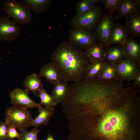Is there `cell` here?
I'll return each instance as SVG.
<instances>
[{"label":"cell","mask_w":140,"mask_h":140,"mask_svg":"<svg viewBox=\"0 0 140 140\" xmlns=\"http://www.w3.org/2000/svg\"><path fill=\"white\" fill-rule=\"evenodd\" d=\"M109 108L99 120L94 117L89 132L90 140H133L134 131L130 129L127 108Z\"/></svg>","instance_id":"obj_1"},{"label":"cell","mask_w":140,"mask_h":140,"mask_svg":"<svg viewBox=\"0 0 140 140\" xmlns=\"http://www.w3.org/2000/svg\"><path fill=\"white\" fill-rule=\"evenodd\" d=\"M63 80L75 82L83 80L91 62L84 51L69 42L60 44L50 58Z\"/></svg>","instance_id":"obj_2"},{"label":"cell","mask_w":140,"mask_h":140,"mask_svg":"<svg viewBox=\"0 0 140 140\" xmlns=\"http://www.w3.org/2000/svg\"><path fill=\"white\" fill-rule=\"evenodd\" d=\"M5 116V122L7 126L14 127L20 131L26 128L27 125L33 119L27 108L15 106L6 108Z\"/></svg>","instance_id":"obj_3"},{"label":"cell","mask_w":140,"mask_h":140,"mask_svg":"<svg viewBox=\"0 0 140 140\" xmlns=\"http://www.w3.org/2000/svg\"><path fill=\"white\" fill-rule=\"evenodd\" d=\"M3 9L9 17H11L16 23L23 25L30 23L32 17L30 11L23 3L13 0L6 1Z\"/></svg>","instance_id":"obj_4"},{"label":"cell","mask_w":140,"mask_h":140,"mask_svg":"<svg viewBox=\"0 0 140 140\" xmlns=\"http://www.w3.org/2000/svg\"><path fill=\"white\" fill-rule=\"evenodd\" d=\"M110 11L103 15L95 25L93 31L98 42L100 44L105 50L110 46V36L114 24L113 15Z\"/></svg>","instance_id":"obj_5"},{"label":"cell","mask_w":140,"mask_h":140,"mask_svg":"<svg viewBox=\"0 0 140 140\" xmlns=\"http://www.w3.org/2000/svg\"><path fill=\"white\" fill-rule=\"evenodd\" d=\"M68 36L69 42L84 51L97 42L93 31L84 27L73 28Z\"/></svg>","instance_id":"obj_6"},{"label":"cell","mask_w":140,"mask_h":140,"mask_svg":"<svg viewBox=\"0 0 140 140\" xmlns=\"http://www.w3.org/2000/svg\"><path fill=\"white\" fill-rule=\"evenodd\" d=\"M103 15L100 7L95 6L87 12L75 15L71 20L70 24L73 28L83 27L93 31L95 25Z\"/></svg>","instance_id":"obj_7"},{"label":"cell","mask_w":140,"mask_h":140,"mask_svg":"<svg viewBox=\"0 0 140 140\" xmlns=\"http://www.w3.org/2000/svg\"><path fill=\"white\" fill-rule=\"evenodd\" d=\"M115 64L119 78L123 81L133 80L140 71L137 64L129 57Z\"/></svg>","instance_id":"obj_8"},{"label":"cell","mask_w":140,"mask_h":140,"mask_svg":"<svg viewBox=\"0 0 140 140\" xmlns=\"http://www.w3.org/2000/svg\"><path fill=\"white\" fill-rule=\"evenodd\" d=\"M20 31V27L9 17H0V40L12 41L18 37Z\"/></svg>","instance_id":"obj_9"},{"label":"cell","mask_w":140,"mask_h":140,"mask_svg":"<svg viewBox=\"0 0 140 140\" xmlns=\"http://www.w3.org/2000/svg\"><path fill=\"white\" fill-rule=\"evenodd\" d=\"M11 103L13 106L24 107L27 108H38L42 104L38 103L29 96L28 92L25 89L16 88L11 91L9 93Z\"/></svg>","instance_id":"obj_10"},{"label":"cell","mask_w":140,"mask_h":140,"mask_svg":"<svg viewBox=\"0 0 140 140\" xmlns=\"http://www.w3.org/2000/svg\"><path fill=\"white\" fill-rule=\"evenodd\" d=\"M129 34L123 25L114 24L110 35V45L115 44L123 47L125 42L129 37Z\"/></svg>","instance_id":"obj_11"},{"label":"cell","mask_w":140,"mask_h":140,"mask_svg":"<svg viewBox=\"0 0 140 140\" xmlns=\"http://www.w3.org/2000/svg\"><path fill=\"white\" fill-rule=\"evenodd\" d=\"M125 28L133 38L140 36V12L130 14L125 17Z\"/></svg>","instance_id":"obj_12"},{"label":"cell","mask_w":140,"mask_h":140,"mask_svg":"<svg viewBox=\"0 0 140 140\" xmlns=\"http://www.w3.org/2000/svg\"><path fill=\"white\" fill-rule=\"evenodd\" d=\"M38 109L39 112L38 115L27 125L26 128L31 126L37 128L40 126L47 125L50 118L54 113V108L43 107L41 106Z\"/></svg>","instance_id":"obj_13"},{"label":"cell","mask_w":140,"mask_h":140,"mask_svg":"<svg viewBox=\"0 0 140 140\" xmlns=\"http://www.w3.org/2000/svg\"><path fill=\"white\" fill-rule=\"evenodd\" d=\"M39 75L41 77H44L47 81L53 85L62 80L59 71L52 62L41 68Z\"/></svg>","instance_id":"obj_14"},{"label":"cell","mask_w":140,"mask_h":140,"mask_svg":"<svg viewBox=\"0 0 140 140\" xmlns=\"http://www.w3.org/2000/svg\"><path fill=\"white\" fill-rule=\"evenodd\" d=\"M140 5L135 0H121L114 20H118L125 18L128 15L140 11Z\"/></svg>","instance_id":"obj_15"},{"label":"cell","mask_w":140,"mask_h":140,"mask_svg":"<svg viewBox=\"0 0 140 140\" xmlns=\"http://www.w3.org/2000/svg\"><path fill=\"white\" fill-rule=\"evenodd\" d=\"M127 57L133 60L140 66V44L131 37H129L125 42L123 47Z\"/></svg>","instance_id":"obj_16"},{"label":"cell","mask_w":140,"mask_h":140,"mask_svg":"<svg viewBox=\"0 0 140 140\" xmlns=\"http://www.w3.org/2000/svg\"><path fill=\"white\" fill-rule=\"evenodd\" d=\"M69 85L68 82L62 80L54 85L51 95L57 104L62 102L68 93Z\"/></svg>","instance_id":"obj_17"},{"label":"cell","mask_w":140,"mask_h":140,"mask_svg":"<svg viewBox=\"0 0 140 140\" xmlns=\"http://www.w3.org/2000/svg\"><path fill=\"white\" fill-rule=\"evenodd\" d=\"M105 51L104 60L106 62L115 64L127 57L123 48L120 45L109 47Z\"/></svg>","instance_id":"obj_18"},{"label":"cell","mask_w":140,"mask_h":140,"mask_svg":"<svg viewBox=\"0 0 140 140\" xmlns=\"http://www.w3.org/2000/svg\"><path fill=\"white\" fill-rule=\"evenodd\" d=\"M24 85L26 90L28 92L32 91L35 96H37L39 90L44 88L41 77L35 73L26 77L24 82Z\"/></svg>","instance_id":"obj_19"},{"label":"cell","mask_w":140,"mask_h":140,"mask_svg":"<svg viewBox=\"0 0 140 140\" xmlns=\"http://www.w3.org/2000/svg\"><path fill=\"white\" fill-rule=\"evenodd\" d=\"M51 0H23V3L28 9L36 14L41 13L51 5Z\"/></svg>","instance_id":"obj_20"},{"label":"cell","mask_w":140,"mask_h":140,"mask_svg":"<svg viewBox=\"0 0 140 140\" xmlns=\"http://www.w3.org/2000/svg\"><path fill=\"white\" fill-rule=\"evenodd\" d=\"M84 51L91 62L104 59L105 50L98 42L92 45Z\"/></svg>","instance_id":"obj_21"},{"label":"cell","mask_w":140,"mask_h":140,"mask_svg":"<svg viewBox=\"0 0 140 140\" xmlns=\"http://www.w3.org/2000/svg\"><path fill=\"white\" fill-rule=\"evenodd\" d=\"M97 79L105 81H111L120 79L115 64L106 62Z\"/></svg>","instance_id":"obj_22"},{"label":"cell","mask_w":140,"mask_h":140,"mask_svg":"<svg viewBox=\"0 0 140 140\" xmlns=\"http://www.w3.org/2000/svg\"><path fill=\"white\" fill-rule=\"evenodd\" d=\"M106 62L104 59L91 62L83 80H91L97 79Z\"/></svg>","instance_id":"obj_23"},{"label":"cell","mask_w":140,"mask_h":140,"mask_svg":"<svg viewBox=\"0 0 140 140\" xmlns=\"http://www.w3.org/2000/svg\"><path fill=\"white\" fill-rule=\"evenodd\" d=\"M37 96L39 98L40 103L45 107L53 108L57 104L52 96L49 95L44 88L38 92Z\"/></svg>","instance_id":"obj_24"},{"label":"cell","mask_w":140,"mask_h":140,"mask_svg":"<svg viewBox=\"0 0 140 140\" xmlns=\"http://www.w3.org/2000/svg\"><path fill=\"white\" fill-rule=\"evenodd\" d=\"M90 0H82L78 2L76 9V15L83 14L89 11L95 6Z\"/></svg>","instance_id":"obj_25"},{"label":"cell","mask_w":140,"mask_h":140,"mask_svg":"<svg viewBox=\"0 0 140 140\" xmlns=\"http://www.w3.org/2000/svg\"><path fill=\"white\" fill-rule=\"evenodd\" d=\"M18 140H38V135L40 130L37 128H33L31 131H27L25 129L21 131Z\"/></svg>","instance_id":"obj_26"},{"label":"cell","mask_w":140,"mask_h":140,"mask_svg":"<svg viewBox=\"0 0 140 140\" xmlns=\"http://www.w3.org/2000/svg\"><path fill=\"white\" fill-rule=\"evenodd\" d=\"M121 0H101L104 6L105 10H109L114 14L117 11Z\"/></svg>","instance_id":"obj_27"},{"label":"cell","mask_w":140,"mask_h":140,"mask_svg":"<svg viewBox=\"0 0 140 140\" xmlns=\"http://www.w3.org/2000/svg\"><path fill=\"white\" fill-rule=\"evenodd\" d=\"M8 140H13L15 138L18 139L20 134L17 131L16 129L14 127L7 126Z\"/></svg>","instance_id":"obj_28"},{"label":"cell","mask_w":140,"mask_h":140,"mask_svg":"<svg viewBox=\"0 0 140 140\" xmlns=\"http://www.w3.org/2000/svg\"><path fill=\"white\" fill-rule=\"evenodd\" d=\"M0 140H8L7 126L5 122L0 123Z\"/></svg>","instance_id":"obj_29"},{"label":"cell","mask_w":140,"mask_h":140,"mask_svg":"<svg viewBox=\"0 0 140 140\" xmlns=\"http://www.w3.org/2000/svg\"><path fill=\"white\" fill-rule=\"evenodd\" d=\"M134 86L140 87V71L136 75L134 79Z\"/></svg>","instance_id":"obj_30"},{"label":"cell","mask_w":140,"mask_h":140,"mask_svg":"<svg viewBox=\"0 0 140 140\" xmlns=\"http://www.w3.org/2000/svg\"><path fill=\"white\" fill-rule=\"evenodd\" d=\"M46 140H55L50 134H48Z\"/></svg>","instance_id":"obj_31"},{"label":"cell","mask_w":140,"mask_h":140,"mask_svg":"<svg viewBox=\"0 0 140 140\" xmlns=\"http://www.w3.org/2000/svg\"><path fill=\"white\" fill-rule=\"evenodd\" d=\"M101 0H90L91 2L94 4L99 2H101Z\"/></svg>","instance_id":"obj_32"}]
</instances>
